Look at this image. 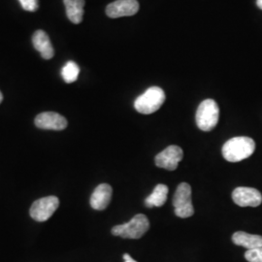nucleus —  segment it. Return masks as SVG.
Instances as JSON below:
<instances>
[{
  "label": "nucleus",
  "instance_id": "nucleus-9",
  "mask_svg": "<svg viewBox=\"0 0 262 262\" xmlns=\"http://www.w3.org/2000/svg\"><path fill=\"white\" fill-rule=\"evenodd\" d=\"M139 11L137 0H116L106 8V14L109 18L117 19L122 17H130Z\"/></svg>",
  "mask_w": 262,
  "mask_h": 262
},
{
  "label": "nucleus",
  "instance_id": "nucleus-21",
  "mask_svg": "<svg viewBox=\"0 0 262 262\" xmlns=\"http://www.w3.org/2000/svg\"><path fill=\"white\" fill-rule=\"evenodd\" d=\"M2 100H3V95H2L1 92H0V103L2 102Z\"/></svg>",
  "mask_w": 262,
  "mask_h": 262
},
{
  "label": "nucleus",
  "instance_id": "nucleus-7",
  "mask_svg": "<svg viewBox=\"0 0 262 262\" xmlns=\"http://www.w3.org/2000/svg\"><path fill=\"white\" fill-rule=\"evenodd\" d=\"M184 151L179 146H169L166 149L157 155L155 161L156 165L168 171H174L178 167L180 161L183 159Z\"/></svg>",
  "mask_w": 262,
  "mask_h": 262
},
{
  "label": "nucleus",
  "instance_id": "nucleus-5",
  "mask_svg": "<svg viewBox=\"0 0 262 262\" xmlns=\"http://www.w3.org/2000/svg\"><path fill=\"white\" fill-rule=\"evenodd\" d=\"M175 215L181 219H187L194 214L191 201V187L187 183L179 185L173 198Z\"/></svg>",
  "mask_w": 262,
  "mask_h": 262
},
{
  "label": "nucleus",
  "instance_id": "nucleus-13",
  "mask_svg": "<svg viewBox=\"0 0 262 262\" xmlns=\"http://www.w3.org/2000/svg\"><path fill=\"white\" fill-rule=\"evenodd\" d=\"M232 241L237 246H242L248 250H253L262 247V236L249 234L244 231H237L232 235Z\"/></svg>",
  "mask_w": 262,
  "mask_h": 262
},
{
  "label": "nucleus",
  "instance_id": "nucleus-14",
  "mask_svg": "<svg viewBox=\"0 0 262 262\" xmlns=\"http://www.w3.org/2000/svg\"><path fill=\"white\" fill-rule=\"evenodd\" d=\"M67 18L71 23L79 25L84 17V0H63Z\"/></svg>",
  "mask_w": 262,
  "mask_h": 262
},
{
  "label": "nucleus",
  "instance_id": "nucleus-16",
  "mask_svg": "<svg viewBox=\"0 0 262 262\" xmlns=\"http://www.w3.org/2000/svg\"><path fill=\"white\" fill-rule=\"evenodd\" d=\"M79 73H80V68L74 61H68L61 70V76L67 84L74 83L78 79Z\"/></svg>",
  "mask_w": 262,
  "mask_h": 262
},
{
  "label": "nucleus",
  "instance_id": "nucleus-18",
  "mask_svg": "<svg viewBox=\"0 0 262 262\" xmlns=\"http://www.w3.org/2000/svg\"><path fill=\"white\" fill-rule=\"evenodd\" d=\"M23 9L34 12L38 9V0H19Z\"/></svg>",
  "mask_w": 262,
  "mask_h": 262
},
{
  "label": "nucleus",
  "instance_id": "nucleus-4",
  "mask_svg": "<svg viewBox=\"0 0 262 262\" xmlns=\"http://www.w3.org/2000/svg\"><path fill=\"white\" fill-rule=\"evenodd\" d=\"M220 119V108L215 100L206 99L203 100L197 108V126L202 131L213 130L219 122Z\"/></svg>",
  "mask_w": 262,
  "mask_h": 262
},
{
  "label": "nucleus",
  "instance_id": "nucleus-6",
  "mask_svg": "<svg viewBox=\"0 0 262 262\" xmlns=\"http://www.w3.org/2000/svg\"><path fill=\"white\" fill-rule=\"evenodd\" d=\"M59 206V199L56 196H47L36 200L30 208L29 214L36 222H46Z\"/></svg>",
  "mask_w": 262,
  "mask_h": 262
},
{
  "label": "nucleus",
  "instance_id": "nucleus-2",
  "mask_svg": "<svg viewBox=\"0 0 262 262\" xmlns=\"http://www.w3.org/2000/svg\"><path fill=\"white\" fill-rule=\"evenodd\" d=\"M149 229V219L143 214H138L134 215L128 223L114 226L112 234L125 239H140Z\"/></svg>",
  "mask_w": 262,
  "mask_h": 262
},
{
  "label": "nucleus",
  "instance_id": "nucleus-11",
  "mask_svg": "<svg viewBox=\"0 0 262 262\" xmlns=\"http://www.w3.org/2000/svg\"><path fill=\"white\" fill-rule=\"evenodd\" d=\"M112 187L108 184H101L94 189L91 196V206L94 210L102 211L110 204L112 198Z\"/></svg>",
  "mask_w": 262,
  "mask_h": 262
},
{
  "label": "nucleus",
  "instance_id": "nucleus-17",
  "mask_svg": "<svg viewBox=\"0 0 262 262\" xmlns=\"http://www.w3.org/2000/svg\"><path fill=\"white\" fill-rule=\"evenodd\" d=\"M245 258L249 262H262V247L253 250H248L245 253Z\"/></svg>",
  "mask_w": 262,
  "mask_h": 262
},
{
  "label": "nucleus",
  "instance_id": "nucleus-15",
  "mask_svg": "<svg viewBox=\"0 0 262 262\" xmlns=\"http://www.w3.org/2000/svg\"><path fill=\"white\" fill-rule=\"evenodd\" d=\"M168 187L162 184H159L154 188L152 192L145 199V205L148 208L152 207H161L167 200L168 195Z\"/></svg>",
  "mask_w": 262,
  "mask_h": 262
},
{
  "label": "nucleus",
  "instance_id": "nucleus-20",
  "mask_svg": "<svg viewBox=\"0 0 262 262\" xmlns=\"http://www.w3.org/2000/svg\"><path fill=\"white\" fill-rule=\"evenodd\" d=\"M256 5L259 9L262 10V0H256Z\"/></svg>",
  "mask_w": 262,
  "mask_h": 262
},
{
  "label": "nucleus",
  "instance_id": "nucleus-3",
  "mask_svg": "<svg viewBox=\"0 0 262 262\" xmlns=\"http://www.w3.org/2000/svg\"><path fill=\"white\" fill-rule=\"evenodd\" d=\"M164 101L165 94L163 90L159 86H151L136 98L134 108L141 114L150 115L159 110Z\"/></svg>",
  "mask_w": 262,
  "mask_h": 262
},
{
  "label": "nucleus",
  "instance_id": "nucleus-1",
  "mask_svg": "<svg viewBox=\"0 0 262 262\" xmlns=\"http://www.w3.org/2000/svg\"><path fill=\"white\" fill-rule=\"evenodd\" d=\"M255 150V143L246 136L233 137L226 141L223 146V156L229 162H239L250 158Z\"/></svg>",
  "mask_w": 262,
  "mask_h": 262
},
{
  "label": "nucleus",
  "instance_id": "nucleus-19",
  "mask_svg": "<svg viewBox=\"0 0 262 262\" xmlns=\"http://www.w3.org/2000/svg\"><path fill=\"white\" fill-rule=\"evenodd\" d=\"M123 260H124V262H137L135 259H133L128 253L123 254Z\"/></svg>",
  "mask_w": 262,
  "mask_h": 262
},
{
  "label": "nucleus",
  "instance_id": "nucleus-10",
  "mask_svg": "<svg viewBox=\"0 0 262 262\" xmlns=\"http://www.w3.org/2000/svg\"><path fill=\"white\" fill-rule=\"evenodd\" d=\"M35 125L38 128L51 130H63L67 126L66 118L55 112H44L35 118Z\"/></svg>",
  "mask_w": 262,
  "mask_h": 262
},
{
  "label": "nucleus",
  "instance_id": "nucleus-12",
  "mask_svg": "<svg viewBox=\"0 0 262 262\" xmlns=\"http://www.w3.org/2000/svg\"><path fill=\"white\" fill-rule=\"evenodd\" d=\"M33 46L45 59H51L55 55V50L47 33L43 30H37L32 36Z\"/></svg>",
  "mask_w": 262,
  "mask_h": 262
},
{
  "label": "nucleus",
  "instance_id": "nucleus-8",
  "mask_svg": "<svg viewBox=\"0 0 262 262\" xmlns=\"http://www.w3.org/2000/svg\"><path fill=\"white\" fill-rule=\"evenodd\" d=\"M232 199L240 207H257L262 203L260 191L253 187H236L232 192Z\"/></svg>",
  "mask_w": 262,
  "mask_h": 262
}]
</instances>
